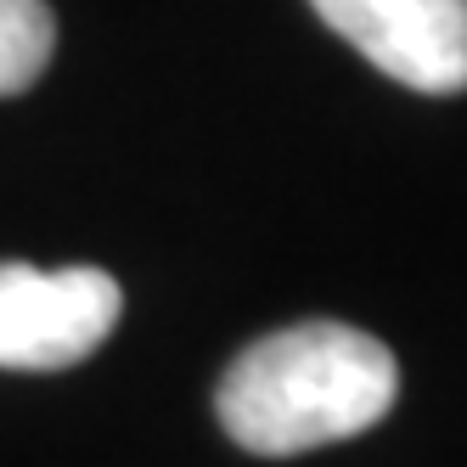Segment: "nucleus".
<instances>
[{"label": "nucleus", "mask_w": 467, "mask_h": 467, "mask_svg": "<svg viewBox=\"0 0 467 467\" xmlns=\"http://www.w3.org/2000/svg\"><path fill=\"white\" fill-rule=\"evenodd\" d=\"M394 394L400 366L372 332L344 321H298L231 360L214 406L243 451L298 456L383 422Z\"/></svg>", "instance_id": "nucleus-1"}, {"label": "nucleus", "mask_w": 467, "mask_h": 467, "mask_svg": "<svg viewBox=\"0 0 467 467\" xmlns=\"http://www.w3.org/2000/svg\"><path fill=\"white\" fill-rule=\"evenodd\" d=\"M124 293L96 265L35 271L0 265V366L6 372H62L108 344Z\"/></svg>", "instance_id": "nucleus-2"}, {"label": "nucleus", "mask_w": 467, "mask_h": 467, "mask_svg": "<svg viewBox=\"0 0 467 467\" xmlns=\"http://www.w3.org/2000/svg\"><path fill=\"white\" fill-rule=\"evenodd\" d=\"M372 68L422 96L467 90V0H310Z\"/></svg>", "instance_id": "nucleus-3"}, {"label": "nucleus", "mask_w": 467, "mask_h": 467, "mask_svg": "<svg viewBox=\"0 0 467 467\" xmlns=\"http://www.w3.org/2000/svg\"><path fill=\"white\" fill-rule=\"evenodd\" d=\"M57 51V17L46 0H0V96H23Z\"/></svg>", "instance_id": "nucleus-4"}]
</instances>
